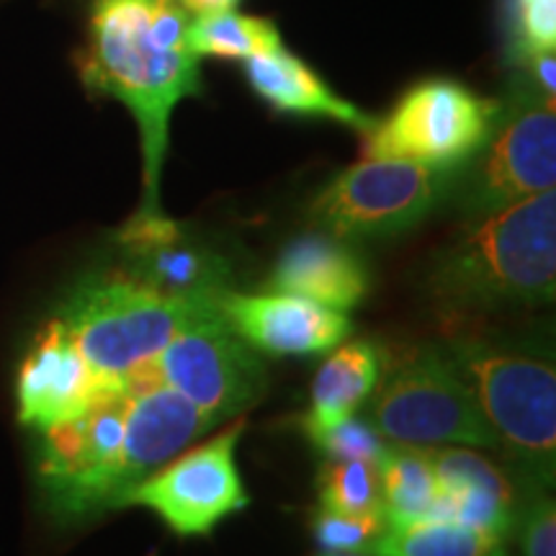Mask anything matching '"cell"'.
Wrapping results in <instances>:
<instances>
[{"label": "cell", "instance_id": "1", "mask_svg": "<svg viewBox=\"0 0 556 556\" xmlns=\"http://www.w3.org/2000/svg\"><path fill=\"white\" fill-rule=\"evenodd\" d=\"M189 24L191 13L176 0H90L86 45L75 54L88 93L122 101L139 127L144 191L137 217L163 214L170 116L180 101L201 93Z\"/></svg>", "mask_w": 556, "mask_h": 556}, {"label": "cell", "instance_id": "2", "mask_svg": "<svg viewBox=\"0 0 556 556\" xmlns=\"http://www.w3.org/2000/svg\"><path fill=\"white\" fill-rule=\"evenodd\" d=\"M428 291L454 312L541 307L556 294V193L544 191L471 219L438 253Z\"/></svg>", "mask_w": 556, "mask_h": 556}, {"label": "cell", "instance_id": "3", "mask_svg": "<svg viewBox=\"0 0 556 556\" xmlns=\"http://www.w3.org/2000/svg\"><path fill=\"white\" fill-rule=\"evenodd\" d=\"M214 307L160 294L116 263L75 278L50 317L99 384H122L131 368L155 358L180 328Z\"/></svg>", "mask_w": 556, "mask_h": 556}, {"label": "cell", "instance_id": "4", "mask_svg": "<svg viewBox=\"0 0 556 556\" xmlns=\"http://www.w3.org/2000/svg\"><path fill=\"white\" fill-rule=\"evenodd\" d=\"M451 361L475 389L479 407L523 467L528 484H554L556 371L554 361L482 338H454Z\"/></svg>", "mask_w": 556, "mask_h": 556}, {"label": "cell", "instance_id": "5", "mask_svg": "<svg viewBox=\"0 0 556 556\" xmlns=\"http://www.w3.org/2000/svg\"><path fill=\"white\" fill-rule=\"evenodd\" d=\"M471 160L475 163L464 178L454 184L458 206L469 219L552 191L556 180V109L552 96L516 75L495 129Z\"/></svg>", "mask_w": 556, "mask_h": 556}, {"label": "cell", "instance_id": "6", "mask_svg": "<svg viewBox=\"0 0 556 556\" xmlns=\"http://www.w3.org/2000/svg\"><path fill=\"white\" fill-rule=\"evenodd\" d=\"M371 426L394 443L413 446H500L475 389L446 351L428 345L407 353L381 381L371 405Z\"/></svg>", "mask_w": 556, "mask_h": 556}, {"label": "cell", "instance_id": "7", "mask_svg": "<svg viewBox=\"0 0 556 556\" xmlns=\"http://www.w3.org/2000/svg\"><path fill=\"white\" fill-rule=\"evenodd\" d=\"M454 184L456 170L366 157L338 173L312 201L309 214L338 240L389 238L426 219L454 193Z\"/></svg>", "mask_w": 556, "mask_h": 556}, {"label": "cell", "instance_id": "8", "mask_svg": "<svg viewBox=\"0 0 556 556\" xmlns=\"http://www.w3.org/2000/svg\"><path fill=\"white\" fill-rule=\"evenodd\" d=\"M503 101L477 96L454 80H422L366 131V157L409 160L458 170L490 139Z\"/></svg>", "mask_w": 556, "mask_h": 556}, {"label": "cell", "instance_id": "9", "mask_svg": "<svg viewBox=\"0 0 556 556\" xmlns=\"http://www.w3.org/2000/svg\"><path fill=\"white\" fill-rule=\"evenodd\" d=\"M150 366L214 426L255 405L268 384L266 366L217 307L180 328Z\"/></svg>", "mask_w": 556, "mask_h": 556}, {"label": "cell", "instance_id": "10", "mask_svg": "<svg viewBox=\"0 0 556 556\" xmlns=\"http://www.w3.org/2000/svg\"><path fill=\"white\" fill-rule=\"evenodd\" d=\"M245 426V420L232 422L189 454L163 464L129 492L127 505L148 507L178 536H208L250 503L235 462Z\"/></svg>", "mask_w": 556, "mask_h": 556}, {"label": "cell", "instance_id": "11", "mask_svg": "<svg viewBox=\"0 0 556 556\" xmlns=\"http://www.w3.org/2000/svg\"><path fill=\"white\" fill-rule=\"evenodd\" d=\"M114 240L119 266L160 294L217 304L232 289V266L225 255L165 217V212L152 217L135 214Z\"/></svg>", "mask_w": 556, "mask_h": 556}, {"label": "cell", "instance_id": "12", "mask_svg": "<svg viewBox=\"0 0 556 556\" xmlns=\"http://www.w3.org/2000/svg\"><path fill=\"white\" fill-rule=\"evenodd\" d=\"M16 420L31 435L78 417L99 392V381L58 319L45 317L16 368Z\"/></svg>", "mask_w": 556, "mask_h": 556}, {"label": "cell", "instance_id": "13", "mask_svg": "<svg viewBox=\"0 0 556 556\" xmlns=\"http://www.w3.org/2000/svg\"><path fill=\"white\" fill-rule=\"evenodd\" d=\"M217 309L253 351L276 358L332 351L353 330L345 312L283 291L240 294L229 289L217 299Z\"/></svg>", "mask_w": 556, "mask_h": 556}, {"label": "cell", "instance_id": "14", "mask_svg": "<svg viewBox=\"0 0 556 556\" xmlns=\"http://www.w3.org/2000/svg\"><path fill=\"white\" fill-rule=\"evenodd\" d=\"M270 287L345 312L368 294V270L343 240L328 232L304 235L278 255Z\"/></svg>", "mask_w": 556, "mask_h": 556}, {"label": "cell", "instance_id": "15", "mask_svg": "<svg viewBox=\"0 0 556 556\" xmlns=\"http://www.w3.org/2000/svg\"><path fill=\"white\" fill-rule=\"evenodd\" d=\"M245 78L250 88L261 96L268 106L283 114L325 116V119L348 124V127L366 131L374 127L371 116L340 99L315 70L304 65L294 54L281 50L258 54L245 60Z\"/></svg>", "mask_w": 556, "mask_h": 556}, {"label": "cell", "instance_id": "16", "mask_svg": "<svg viewBox=\"0 0 556 556\" xmlns=\"http://www.w3.org/2000/svg\"><path fill=\"white\" fill-rule=\"evenodd\" d=\"M381 377L379 351L366 340L340 345L332 356L319 366L312 381L309 413L304 415V433L330 428L343 417L356 413V407L374 392Z\"/></svg>", "mask_w": 556, "mask_h": 556}, {"label": "cell", "instance_id": "17", "mask_svg": "<svg viewBox=\"0 0 556 556\" xmlns=\"http://www.w3.org/2000/svg\"><path fill=\"white\" fill-rule=\"evenodd\" d=\"M379 471L381 507H384L389 526L433 518L438 482L428 448L413 446V443H392L384 451Z\"/></svg>", "mask_w": 556, "mask_h": 556}, {"label": "cell", "instance_id": "18", "mask_svg": "<svg viewBox=\"0 0 556 556\" xmlns=\"http://www.w3.org/2000/svg\"><path fill=\"white\" fill-rule=\"evenodd\" d=\"M503 541L492 533L446 518H422L389 526L374 546L379 556H500Z\"/></svg>", "mask_w": 556, "mask_h": 556}, {"label": "cell", "instance_id": "19", "mask_svg": "<svg viewBox=\"0 0 556 556\" xmlns=\"http://www.w3.org/2000/svg\"><path fill=\"white\" fill-rule=\"evenodd\" d=\"M191 50L199 58L250 60L281 50V34L268 18H255L235 9L191 16Z\"/></svg>", "mask_w": 556, "mask_h": 556}, {"label": "cell", "instance_id": "20", "mask_svg": "<svg viewBox=\"0 0 556 556\" xmlns=\"http://www.w3.org/2000/svg\"><path fill=\"white\" fill-rule=\"evenodd\" d=\"M319 507L348 516L384 513L381 507V471L371 462H332L319 471Z\"/></svg>", "mask_w": 556, "mask_h": 556}, {"label": "cell", "instance_id": "21", "mask_svg": "<svg viewBox=\"0 0 556 556\" xmlns=\"http://www.w3.org/2000/svg\"><path fill=\"white\" fill-rule=\"evenodd\" d=\"M505 60L523 67L556 47V0H503Z\"/></svg>", "mask_w": 556, "mask_h": 556}, {"label": "cell", "instance_id": "22", "mask_svg": "<svg viewBox=\"0 0 556 556\" xmlns=\"http://www.w3.org/2000/svg\"><path fill=\"white\" fill-rule=\"evenodd\" d=\"M438 486L475 484L516 503V486L497 464L469 448H428Z\"/></svg>", "mask_w": 556, "mask_h": 556}, {"label": "cell", "instance_id": "23", "mask_svg": "<svg viewBox=\"0 0 556 556\" xmlns=\"http://www.w3.org/2000/svg\"><path fill=\"white\" fill-rule=\"evenodd\" d=\"M312 528L325 552H374V546L389 531V520L384 513L348 516L319 507L312 518Z\"/></svg>", "mask_w": 556, "mask_h": 556}, {"label": "cell", "instance_id": "24", "mask_svg": "<svg viewBox=\"0 0 556 556\" xmlns=\"http://www.w3.org/2000/svg\"><path fill=\"white\" fill-rule=\"evenodd\" d=\"M309 441L332 462H371L381 464L387 443L371 422L348 415L330 428L309 430Z\"/></svg>", "mask_w": 556, "mask_h": 556}, {"label": "cell", "instance_id": "25", "mask_svg": "<svg viewBox=\"0 0 556 556\" xmlns=\"http://www.w3.org/2000/svg\"><path fill=\"white\" fill-rule=\"evenodd\" d=\"M528 484V482H526ZM526 505L520 507V548L523 556H556V507L546 486L528 484Z\"/></svg>", "mask_w": 556, "mask_h": 556}, {"label": "cell", "instance_id": "26", "mask_svg": "<svg viewBox=\"0 0 556 556\" xmlns=\"http://www.w3.org/2000/svg\"><path fill=\"white\" fill-rule=\"evenodd\" d=\"M178 5H184L191 16H199V13H212V11H227L235 9L240 0H176Z\"/></svg>", "mask_w": 556, "mask_h": 556}, {"label": "cell", "instance_id": "27", "mask_svg": "<svg viewBox=\"0 0 556 556\" xmlns=\"http://www.w3.org/2000/svg\"><path fill=\"white\" fill-rule=\"evenodd\" d=\"M319 556H379L371 552H323Z\"/></svg>", "mask_w": 556, "mask_h": 556}, {"label": "cell", "instance_id": "28", "mask_svg": "<svg viewBox=\"0 0 556 556\" xmlns=\"http://www.w3.org/2000/svg\"><path fill=\"white\" fill-rule=\"evenodd\" d=\"M500 556H510V554H507V552H505V548H503V552H500Z\"/></svg>", "mask_w": 556, "mask_h": 556}]
</instances>
